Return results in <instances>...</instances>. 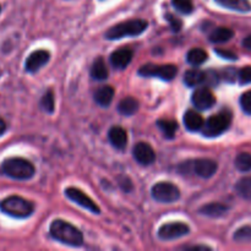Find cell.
Returning <instances> with one entry per match:
<instances>
[{
    "mask_svg": "<svg viewBox=\"0 0 251 251\" xmlns=\"http://www.w3.org/2000/svg\"><path fill=\"white\" fill-rule=\"evenodd\" d=\"M132 154L137 163L141 166H150L156 161V152L147 142H139L135 145Z\"/></svg>",
    "mask_w": 251,
    "mask_h": 251,
    "instance_id": "obj_13",
    "label": "cell"
},
{
    "mask_svg": "<svg viewBox=\"0 0 251 251\" xmlns=\"http://www.w3.org/2000/svg\"><path fill=\"white\" fill-rule=\"evenodd\" d=\"M233 36H234L233 29L228 28V27H218V28H215L211 32L210 41L216 44L226 43V42H228L229 39H232Z\"/></svg>",
    "mask_w": 251,
    "mask_h": 251,
    "instance_id": "obj_22",
    "label": "cell"
},
{
    "mask_svg": "<svg viewBox=\"0 0 251 251\" xmlns=\"http://www.w3.org/2000/svg\"><path fill=\"white\" fill-rule=\"evenodd\" d=\"M172 2H173L174 7L181 14L189 15L194 11L193 0H172Z\"/></svg>",
    "mask_w": 251,
    "mask_h": 251,
    "instance_id": "obj_30",
    "label": "cell"
},
{
    "mask_svg": "<svg viewBox=\"0 0 251 251\" xmlns=\"http://www.w3.org/2000/svg\"><path fill=\"white\" fill-rule=\"evenodd\" d=\"M220 6L238 12H250L251 4L249 0H215Z\"/></svg>",
    "mask_w": 251,
    "mask_h": 251,
    "instance_id": "obj_19",
    "label": "cell"
},
{
    "mask_svg": "<svg viewBox=\"0 0 251 251\" xmlns=\"http://www.w3.org/2000/svg\"><path fill=\"white\" fill-rule=\"evenodd\" d=\"M184 125H185L186 129L189 131H201L203 126V118L201 117V114H199L195 110H188V112L184 114Z\"/></svg>",
    "mask_w": 251,
    "mask_h": 251,
    "instance_id": "obj_17",
    "label": "cell"
},
{
    "mask_svg": "<svg viewBox=\"0 0 251 251\" xmlns=\"http://www.w3.org/2000/svg\"><path fill=\"white\" fill-rule=\"evenodd\" d=\"M232 123V113L229 110H222L208 118L201 129L203 136L217 137L227 131Z\"/></svg>",
    "mask_w": 251,
    "mask_h": 251,
    "instance_id": "obj_5",
    "label": "cell"
},
{
    "mask_svg": "<svg viewBox=\"0 0 251 251\" xmlns=\"http://www.w3.org/2000/svg\"><path fill=\"white\" fill-rule=\"evenodd\" d=\"M149 26V22L142 19L127 20V21L120 22L115 26L110 27L105 32L107 39H122L124 37H136L145 32Z\"/></svg>",
    "mask_w": 251,
    "mask_h": 251,
    "instance_id": "obj_3",
    "label": "cell"
},
{
    "mask_svg": "<svg viewBox=\"0 0 251 251\" xmlns=\"http://www.w3.org/2000/svg\"><path fill=\"white\" fill-rule=\"evenodd\" d=\"M218 169V164L215 161L208 158H200L195 161L184 162L179 166V171L181 174L193 173L200 178L208 179L215 176Z\"/></svg>",
    "mask_w": 251,
    "mask_h": 251,
    "instance_id": "obj_6",
    "label": "cell"
},
{
    "mask_svg": "<svg viewBox=\"0 0 251 251\" xmlns=\"http://www.w3.org/2000/svg\"><path fill=\"white\" fill-rule=\"evenodd\" d=\"M190 233V227L183 222L166 223L158 229V238L162 240H174L178 238L188 235Z\"/></svg>",
    "mask_w": 251,
    "mask_h": 251,
    "instance_id": "obj_11",
    "label": "cell"
},
{
    "mask_svg": "<svg viewBox=\"0 0 251 251\" xmlns=\"http://www.w3.org/2000/svg\"><path fill=\"white\" fill-rule=\"evenodd\" d=\"M240 107L245 114L251 115V91L243 93L240 97Z\"/></svg>",
    "mask_w": 251,
    "mask_h": 251,
    "instance_id": "obj_31",
    "label": "cell"
},
{
    "mask_svg": "<svg viewBox=\"0 0 251 251\" xmlns=\"http://www.w3.org/2000/svg\"><path fill=\"white\" fill-rule=\"evenodd\" d=\"M238 80L242 85H248L251 83V66H245L238 73Z\"/></svg>",
    "mask_w": 251,
    "mask_h": 251,
    "instance_id": "obj_32",
    "label": "cell"
},
{
    "mask_svg": "<svg viewBox=\"0 0 251 251\" xmlns=\"http://www.w3.org/2000/svg\"><path fill=\"white\" fill-rule=\"evenodd\" d=\"M5 131H6V123L0 118V136H1Z\"/></svg>",
    "mask_w": 251,
    "mask_h": 251,
    "instance_id": "obj_37",
    "label": "cell"
},
{
    "mask_svg": "<svg viewBox=\"0 0 251 251\" xmlns=\"http://www.w3.org/2000/svg\"><path fill=\"white\" fill-rule=\"evenodd\" d=\"M216 53H217L220 56H222V58L228 59V60H237L238 59V56L235 55L233 51L225 50V49H216Z\"/></svg>",
    "mask_w": 251,
    "mask_h": 251,
    "instance_id": "obj_34",
    "label": "cell"
},
{
    "mask_svg": "<svg viewBox=\"0 0 251 251\" xmlns=\"http://www.w3.org/2000/svg\"><path fill=\"white\" fill-rule=\"evenodd\" d=\"M132 55H134V53H132L131 49L120 48L112 53V55H110V64H112L115 69L123 70V69H125L130 63H131Z\"/></svg>",
    "mask_w": 251,
    "mask_h": 251,
    "instance_id": "obj_15",
    "label": "cell"
},
{
    "mask_svg": "<svg viewBox=\"0 0 251 251\" xmlns=\"http://www.w3.org/2000/svg\"><path fill=\"white\" fill-rule=\"evenodd\" d=\"M139 75L145 77H159L164 81H172L178 74V68L173 64L158 65V64H145L139 69Z\"/></svg>",
    "mask_w": 251,
    "mask_h": 251,
    "instance_id": "obj_7",
    "label": "cell"
},
{
    "mask_svg": "<svg viewBox=\"0 0 251 251\" xmlns=\"http://www.w3.org/2000/svg\"><path fill=\"white\" fill-rule=\"evenodd\" d=\"M41 105L44 109V112H47L48 114H53L54 110H55V104H54V95L50 90L47 91L44 93V96L42 97Z\"/></svg>",
    "mask_w": 251,
    "mask_h": 251,
    "instance_id": "obj_29",
    "label": "cell"
},
{
    "mask_svg": "<svg viewBox=\"0 0 251 251\" xmlns=\"http://www.w3.org/2000/svg\"><path fill=\"white\" fill-rule=\"evenodd\" d=\"M0 211L14 218H27L33 213L34 205L21 196L12 195L0 201Z\"/></svg>",
    "mask_w": 251,
    "mask_h": 251,
    "instance_id": "obj_4",
    "label": "cell"
},
{
    "mask_svg": "<svg viewBox=\"0 0 251 251\" xmlns=\"http://www.w3.org/2000/svg\"><path fill=\"white\" fill-rule=\"evenodd\" d=\"M36 173V168L27 159L14 157L7 158L0 166V174L15 179V180H28Z\"/></svg>",
    "mask_w": 251,
    "mask_h": 251,
    "instance_id": "obj_2",
    "label": "cell"
},
{
    "mask_svg": "<svg viewBox=\"0 0 251 251\" xmlns=\"http://www.w3.org/2000/svg\"><path fill=\"white\" fill-rule=\"evenodd\" d=\"M108 71L107 65H105V61L103 60V58H97L93 61L92 69H91V76H92L95 80L98 81H104L108 78Z\"/></svg>",
    "mask_w": 251,
    "mask_h": 251,
    "instance_id": "obj_23",
    "label": "cell"
},
{
    "mask_svg": "<svg viewBox=\"0 0 251 251\" xmlns=\"http://www.w3.org/2000/svg\"><path fill=\"white\" fill-rule=\"evenodd\" d=\"M235 168L243 173L251 172V153L248 152H242L235 157Z\"/></svg>",
    "mask_w": 251,
    "mask_h": 251,
    "instance_id": "obj_27",
    "label": "cell"
},
{
    "mask_svg": "<svg viewBox=\"0 0 251 251\" xmlns=\"http://www.w3.org/2000/svg\"><path fill=\"white\" fill-rule=\"evenodd\" d=\"M119 185L120 188H122L124 191H126V193H129V191L132 189L131 180H130L127 176H122V180H119Z\"/></svg>",
    "mask_w": 251,
    "mask_h": 251,
    "instance_id": "obj_35",
    "label": "cell"
},
{
    "mask_svg": "<svg viewBox=\"0 0 251 251\" xmlns=\"http://www.w3.org/2000/svg\"><path fill=\"white\" fill-rule=\"evenodd\" d=\"M49 234L54 240L69 245V247L83 245V234L81 233V230L66 221H53L49 227Z\"/></svg>",
    "mask_w": 251,
    "mask_h": 251,
    "instance_id": "obj_1",
    "label": "cell"
},
{
    "mask_svg": "<svg viewBox=\"0 0 251 251\" xmlns=\"http://www.w3.org/2000/svg\"><path fill=\"white\" fill-rule=\"evenodd\" d=\"M184 82L189 87H196V86L203 85V83H211V86H215L218 82V75L211 71H201L193 69L188 70L184 75Z\"/></svg>",
    "mask_w": 251,
    "mask_h": 251,
    "instance_id": "obj_9",
    "label": "cell"
},
{
    "mask_svg": "<svg viewBox=\"0 0 251 251\" xmlns=\"http://www.w3.org/2000/svg\"><path fill=\"white\" fill-rule=\"evenodd\" d=\"M235 190L243 199L251 201V176L240 179L235 185Z\"/></svg>",
    "mask_w": 251,
    "mask_h": 251,
    "instance_id": "obj_26",
    "label": "cell"
},
{
    "mask_svg": "<svg viewBox=\"0 0 251 251\" xmlns=\"http://www.w3.org/2000/svg\"><path fill=\"white\" fill-rule=\"evenodd\" d=\"M152 198L162 203H173L180 199V190L169 181H159L152 186Z\"/></svg>",
    "mask_w": 251,
    "mask_h": 251,
    "instance_id": "obj_8",
    "label": "cell"
},
{
    "mask_svg": "<svg viewBox=\"0 0 251 251\" xmlns=\"http://www.w3.org/2000/svg\"><path fill=\"white\" fill-rule=\"evenodd\" d=\"M0 12H1V6H0Z\"/></svg>",
    "mask_w": 251,
    "mask_h": 251,
    "instance_id": "obj_38",
    "label": "cell"
},
{
    "mask_svg": "<svg viewBox=\"0 0 251 251\" xmlns=\"http://www.w3.org/2000/svg\"><path fill=\"white\" fill-rule=\"evenodd\" d=\"M191 102L195 105L198 109L200 110H207L212 108L216 103V97L210 88L207 87H200L198 90L194 91L193 96H191Z\"/></svg>",
    "mask_w": 251,
    "mask_h": 251,
    "instance_id": "obj_12",
    "label": "cell"
},
{
    "mask_svg": "<svg viewBox=\"0 0 251 251\" xmlns=\"http://www.w3.org/2000/svg\"><path fill=\"white\" fill-rule=\"evenodd\" d=\"M166 19L167 21L169 22V25H171L172 29H173L174 32H179L181 29V26H183V24H181L180 19H178V17H176L174 15L172 14H167L166 15Z\"/></svg>",
    "mask_w": 251,
    "mask_h": 251,
    "instance_id": "obj_33",
    "label": "cell"
},
{
    "mask_svg": "<svg viewBox=\"0 0 251 251\" xmlns=\"http://www.w3.org/2000/svg\"><path fill=\"white\" fill-rule=\"evenodd\" d=\"M233 239L237 243H251V226H243L235 230Z\"/></svg>",
    "mask_w": 251,
    "mask_h": 251,
    "instance_id": "obj_28",
    "label": "cell"
},
{
    "mask_svg": "<svg viewBox=\"0 0 251 251\" xmlns=\"http://www.w3.org/2000/svg\"><path fill=\"white\" fill-rule=\"evenodd\" d=\"M49 59H50V54H49V51L43 50V49L32 51L26 60V65H25L26 71L29 74L37 73L39 69H42L44 65H47Z\"/></svg>",
    "mask_w": 251,
    "mask_h": 251,
    "instance_id": "obj_14",
    "label": "cell"
},
{
    "mask_svg": "<svg viewBox=\"0 0 251 251\" xmlns=\"http://www.w3.org/2000/svg\"><path fill=\"white\" fill-rule=\"evenodd\" d=\"M114 97V88L112 86H103L95 93V100L100 107H108Z\"/></svg>",
    "mask_w": 251,
    "mask_h": 251,
    "instance_id": "obj_21",
    "label": "cell"
},
{
    "mask_svg": "<svg viewBox=\"0 0 251 251\" xmlns=\"http://www.w3.org/2000/svg\"><path fill=\"white\" fill-rule=\"evenodd\" d=\"M108 139L113 147L117 150H124L127 145V134L122 126H113L108 132Z\"/></svg>",
    "mask_w": 251,
    "mask_h": 251,
    "instance_id": "obj_16",
    "label": "cell"
},
{
    "mask_svg": "<svg viewBox=\"0 0 251 251\" xmlns=\"http://www.w3.org/2000/svg\"><path fill=\"white\" fill-rule=\"evenodd\" d=\"M207 59H208L207 53L201 48H194L191 49V50H189V53L186 54V60H188V63L195 66H199L201 65V64H203Z\"/></svg>",
    "mask_w": 251,
    "mask_h": 251,
    "instance_id": "obj_25",
    "label": "cell"
},
{
    "mask_svg": "<svg viewBox=\"0 0 251 251\" xmlns=\"http://www.w3.org/2000/svg\"><path fill=\"white\" fill-rule=\"evenodd\" d=\"M157 126L161 129V131L163 132V136L166 139L172 140L176 137V132L178 130V123L176 120H167L162 119L157 122Z\"/></svg>",
    "mask_w": 251,
    "mask_h": 251,
    "instance_id": "obj_24",
    "label": "cell"
},
{
    "mask_svg": "<svg viewBox=\"0 0 251 251\" xmlns=\"http://www.w3.org/2000/svg\"><path fill=\"white\" fill-rule=\"evenodd\" d=\"M243 46H244V48L250 49L251 50V34L250 36L245 37V38L243 39Z\"/></svg>",
    "mask_w": 251,
    "mask_h": 251,
    "instance_id": "obj_36",
    "label": "cell"
},
{
    "mask_svg": "<svg viewBox=\"0 0 251 251\" xmlns=\"http://www.w3.org/2000/svg\"><path fill=\"white\" fill-rule=\"evenodd\" d=\"M64 193H65V196L69 199V200L77 203V205H80L81 207L86 208V210L90 211V212L93 213V215H100V208L98 207L97 203H96L90 196L86 195L83 191H81L80 189L68 188L65 189Z\"/></svg>",
    "mask_w": 251,
    "mask_h": 251,
    "instance_id": "obj_10",
    "label": "cell"
},
{
    "mask_svg": "<svg viewBox=\"0 0 251 251\" xmlns=\"http://www.w3.org/2000/svg\"><path fill=\"white\" fill-rule=\"evenodd\" d=\"M139 100L136 98L126 97L119 102V104H118V112L122 115L130 117V115H134L139 110Z\"/></svg>",
    "mask_w": 251,
    "mask_h": 251,
    "instance_id": "obj_20",
    "label": "cell"
},
{
    "mask_svg": "<svg viewBox=\"0 0 251 251\" xmlns=\"http://www.w3.org/2000/svg\"><path fill=\"white\" fill-rule=\"evenodd\" d=\"M228 211H229V206L221 202L207 203V205H205L203 207L200 208L201 215H205L207 216V217H212V218L222 217V216H225Z\"/></svg>",
    "mask_w": 251,
    "mask_h": 251,
    "instance_id": "obj_18",
    "label": "cell"
}]
</instances>
